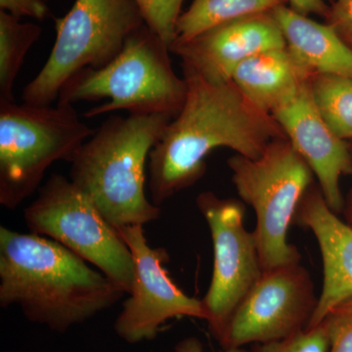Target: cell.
<instances>
[{"label": "cell", "mask_w": 352, "mask_h": 352, "mask_svg": "<svg viewBox=\"0 0 352 352\" xmlns=\"http://www.w3.org/2000/svg\"><path fill=\"white\" fill-rule=\"evenodd\" d=\"M95 131L74 105L0 100V204L15 210L38 188L55 162L71 163Z\"/></svg>", "instance_id": "5b68a950"}, {"label": "cell", "mask_w": 352, "mask_h": 352, "mask_svg": "<svg viewBox=\"0 0 352 352\" xmlns=\"http://www.w3.org/2000/svg\"><path fill=\"white\" fill-rule=\"evenodd\" d=\"M31 233L48 237L91 263L131 293L134 264L131 250L94 201L71 179L53 175L25 210Z\"/></svg>", "instance_id": "ba28073f"}, {"label": "cell", "mask_w": 352, "mask_h": 352, "mask_svg": "<svg viewBox=\"0 0 352 352\" xmlns=\"http://www.w3.org/2000/svg\"><path fill=\"white\" fill-rule=\"evenodd\" d=\"M144 24L135 0H76L71 10L56 20V39L50 57L25 85L23 101L51 105L76 74L111 63Z\"/></svg>", "instance_id": "52a82bcc"}, {"label": "cell", "mask_w": 352, "mask_h": 352, "mask_svg": "<svg viewBox=\"0 0 352 352\" xmlns=\"http://www.w3.org/2000/svg\"><path fill=\"white\" fill-rule=\"evenodd\" d=\"M271 13L289 56L305 80L319 75L352 78V51L327 23L319 24L286 6Z\"/></svg>", "instance_id": "9a60e30c"}, {"label": "cell", "mask_w": 352, "mask_h": 352, "mask_svg": "<svg viewBox=\"0 0 352 352\" xmlns=\"http://www.w3.org/2000/svg\"><path fill=\"white\" fill-rule=\"evenodd\" d=\"M232 82L256 107L272 115L307 82L285 48L258 53L236 69Z\"/></svg>", "instance_id": "2e32d148"}, {"label": "cell", "mask_w": 352, "mask_h": 352, "mask_svg": "<svg viewBox=\"0 0 352 352\" xmlns=\"http://www.w3.org/2000/svg\"><path fill=\"white\" fill-rule=\"evenodd\" d=\"M126 295L101 271L56 241L0 227V307L64 333Z\"/></svg>", "instance_id": "7a4b0ae2"}, {"label": "cell", "mask_w": 352, "mask_h": 352, "mask_svg": "<svg viewBox=\"0 0 352 352\" xmlns=\"http://www.w3.org/2000/svg\"><path fill=\"white\" fill-rule=\"evenodd\" d=\"M294 224L311 231L323 261V286L307 328L311 329L333 307L352 298V227L329 208L315 183L300 201Z\"/></svg>", "instance_id": "5bb4252c"}, {"label": "cell", "mask_w": 352, "mask_h": 352, "mask_svg": "<svg viewBox=\"0 0 352 352\" xmlns=\"http://www.w3.org/2000/svg\"><path fill=\"white\" fill-rule=\"evenodd\" d=\"M326 18L327 24L352 51V0H336Z\"/></svg>", "instance_id": "603a6c76"}, {"label": "cell", "mask_w": 352, "mask_h": 352, "mask_svg": "<svg viewBox=\"0 0 352 352\" xmlns=\"http://www.w3.org/2000/svg\"><path fill=\"white\" fill-rule=\"evenodd\" d=\"M0 10L19 19L29 17L43 21L50 16V8L44 0H0Z\"/></svg>", "instance_id": "cb8c5ba5"}, {"label": "cell", "mask_w": 352, "mask_h": 352, "mask_svg": "<svg viewBox=\"0 0 352 352\" xmlns=\"http://www.w3.org/2000/svg\"><path fill=\"white\" fill-rule=\"evenodd\" d=\"M285 47L281 30L270 12L217 25L189 41L173 43L170 50L208 82L226 83L245 60Z\"/></svg>", "instance_id": "7c38bea8"}, {"label": "cell", "mask_w": 352, "mask_h": 352, "mask_svg": "<svg viewBox=\"0 0 352 352\" xmlns=\"http://www.w3.org/2000/svg\"><path fill=\"white\" fill-rule=\"evenodd\" d=\"M196 203L207 221L214 247L212 281L201 302L208 330L219 342L233 312L263 270L254 232L245 227L243 201L204 192Z\"/></svg>", "instance_id": "9c48e42d"}, {"label": "cell", "mask_w": 352, "mask_h": 352, "mask_svg": "<svg viewBox=\"0 0 352 352\" xmlns=\"http://www.w3.org/2000/svg\"><path fill=\"white\" fill-rule=\"evenodd\" d=\"M44 1H47V0H44Z\"/></svg>", "instance_id": "83f0119b"}, {"label": "cell", "mask_w": 352, "mask_h": 352, "mask_svg": "<svg viewBox=\"0 0 352 352\" xmlns=\"http://www.w3.org/2000/svg\"><path fill=\"white\" fill-rule=\"evenodd\" d=\"M143 227L138 224L117 229L131 250L134 280L113 330L129 344L154 340L170 319L208 318L201 300L187 296L171 279L164 268L170 259L168 252L163 248H152Z\"/></svg>", "instance_id": "8fae6325"}, {"label": "cell", "mask_w": 352, "mask_h": 352, "mask_svg": "<svg viewBox=\"0 0 352 352\" xmlns=\"http://www.w3.org/2000/svg\"><path fill=\"white\" fill-rule=\"evenodd\" d=\"M286 2L287 0H194L178 19L175 43L189 41L231 21L272 12Z\"/></svg>", "instance_id": "e0dca14e"}, {"label": "cell", "mask_w": 352, "mask_h": 352, "mask_svg": "<svg viewBox=\"0 0 352 352\" xmlns=\"http://www.w3.org/2000/svg\"><path fill=\"white\" fill-rule=\"evenodd\" d=\"M323 321L330 333L329 352H352V298L333 307Z\"/></svg>", "instance_id": "7402d4cb"}, {"label": "cell", "mask_w": 352, "mask_h": 352, "mask_svg": "<svg viewBox=\"0 0 352 352\" xmlns=\"http://www.w3.org/2000/svg\"><path fill=\"white\" fill-rule=\"evenodd\" d=\"M175 352H205V351L200 340L195 337H189L180 340L176 344ZM222 352H251V351L240 347V349H223Z\"/></svg>", "instance_id": "484cf974"}, {"label": "cell", "mask_w": 352, "mask_h": 352, "mask_svg": "<svg viewBox=\"0 0 352 352\" xmlns=\"http://www.w3.org/2000/svg\"><path fill=\"white\" fill-rule=\"evenodd\" d=\"M173 119L111 116L72 160L69 179L113 228L145 226L161 215L159 206L146 196V164Z\"/></svg>", "instance_id": "3957f363"}, {"label": "cell", "mask_w": 352, "mask_h": 352, "mask_svg": "<svg viewBox=\"0 0 352 352\" xmlns=\"http://www.w3.org/2000/svg\"><path fill=\"white\" fill-rule=\"evenodd\" d=\"M184 0H135L145 25L170 47Z\"/></svg>", "instance_id": "ffe728a7"}, {"label": "cell", "mask_w": 352, "mask_h": 352, "mask_svg": "<svg viewBox=\"0 0 352 352\" xmlns=\"http://www.w3.org/2000/svg\"><path fill=\"white\" fill-rule=\"evenodd\" d=\"M43 28L0 10V100L16 102L14 85Z\"/></svg>", "instance_id": "ac0fdd59"}, {"label": "cell", "mask_w": 352, "mask_h": 352, "mask_svg": "<svg viewBox=\"0 0 352 352\" xmlns=\"http://www.w3.org/2000/svg\"><path fill=\"white\" fill-rule=\"evenodd\" d=\"M330 346V333L322 321L316 327L305 329L288 339L256 344L251 352H329Z\"/></svg>", "instance_id": "44dd1931"}, {"label": "cell", "mask_w": 352, "mask_h": 352, "mask_svg": "<svg viewBox=\"0 0 352 352\" xmlns=\"http://www.w3.org/2000/svg\"><path fill=\"white\" fill-rule=\"evenodd\" d=\"M287 1L289 2L292 9L305 16L316 14V15L327 17L330 11V8L324 0H287Z\"/></svg>", "instance_id": "d4e9b609"}, {"label": "cell", "mask_w": 352, "mask_h": 352, "mask_svg": "<svg viewBox=\"0 0 352 352\" xmlns=\"http://www.w3.org/2000/svg\"><path fill=\"white\" fill-rule=\"evenodd\" d=\"M243 203L254 208V238L263 270L298 263L302 254L288 240L300 201L314 184V173L287 138L270 143L261 156L234 155L227 161Z\"/></svg>", "instance_id": "8992f818"}, {"label": "cell", "mask_w": 352, "mask_h": 352, "mask_svg": "<svg viewBox=\"0 0 352 352\" xmlns=\"http://www.w3.org/2000/svg\"><path fill=\"white\" fill-rule=\"evenodd\" d=\"M170 53L168 44L144 24L107 66L85 69L73 76L60 91L58 102L74 105L108 99L87 111V119L116 111L175 118L184 105L187 82L175 73Z\"/></svg>", "instance_id": "277c9868"}, {"label": "cell", "mask_w": 352, "mask_h": 352, "mask_svg": "<svg viewBox=\"0 0 352 352\" xmlns=\"http://www.w3.org/2000/svg\"><path fill=\"white\" fill-rule=\"evenodd\" d=\"M271 116L283 129L294 149L314 171L329 208L339 214L344 207L340 180L352 173L351 148L322 119L308 80L293 100Z\"/></svg>", "instance_id": "4fadbf2b"}, {"label": "cell", "mask_w": 352, "mask_h": 352, "mask_svg": "<svg viewBox=\"0 0 352 352\" xmlns=\"http://www.w3.org/2000/svg\"><path fill=\"white\" fill-rule=\"evenodd\" d=\"M184 105L149 156V190L159 206L205 175L206 157L219 148L256 159L270 143L286 138L270 113L252 103L231 80L212 83L182 65Z\"/></svg>", "instance_id": "6da1fadb"}, {"label": "cell", "mask_w": 352, "mask_h": 352, "mask_svg": "<svg viewBox=\"0 0 352 352\" xmlns=\"http://www.w3.org/2000/svg\"><path fill=\"white\" fill-rule=\"evenodd\" d=\"M308 85L322 119L338 138L352 141V78L314 76Z\"/></svg>", "instance_id": "d6986e66"}, {"label": "cell", "mask_w": 352, "mask_h": 352, "mask_svg": "<svg viewBox=\"0 0 352 352\" xmlns=\"http://www.w3.org/2000/svg\"><path fill=\"white\" fill-rule=\"evenodd\" d=\"M319 296L300 263L263 270L243 298L219 340L223 349L267 344L302 332L314 316Z\"/></svg>", "instance_id": "30bf717a"}, {"label": "cell", "mask_w": 352, "mask_h": 352, "mask_svg": "<svg viewBox=\"0 0 352 352\" xmlns=\"http://www.w3.org/2000/svg\"><path fill=\"white\" fill-rule=\"evenodd\" d=\"M349 148H351V156H352V146L349 145ZM347 224H349L352 227V194H351V204L349 205V210H347Z\"/></svg>", "instance_id": "4316f807"}]
</instances>
